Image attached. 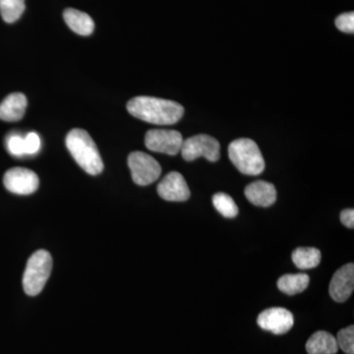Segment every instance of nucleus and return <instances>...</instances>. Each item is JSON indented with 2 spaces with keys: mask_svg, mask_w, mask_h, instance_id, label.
<instances>
[{
  "mask_svg": "<svg viewBox=\"0 0 354 354\" xmlns=\"http://www.w3.org/2000/svg\"><path fill=\"white\" fill-rule=\"evenodd\" d=\"M257 323L263 330L274 335H283L293 327L295 319L288 309L274 307L263 311L258 316Z\"/></svg>",
  "mask_w": 354,
  "mask_h": 354,
  "instance_id": "obj_9",
  "label": "nucleus"
},
{
  "mask_svg": "<svg viewBox=\"0 0 354 354\" xmlns=\"http://www.w3.org/2000/svg\"><path fill=\"white\" fill-rule=\"evenodd\" d=\"M128 165L133 181L140 186L155 183L162 174V167L157 160L144 152H133L128 157Z\"/></svg>",
  "mask_w": 354,
  "mask_h": 354,
  "instance_id": "obj_6",
  "label": "nucleus"
},
{
  "mask_svg": "<svg viewBox=\"0 0 354 354\" xmlns=\"http://www.w3.org/2000/svg\"><path fill=\"white\" fill-rule=\"evenodd\" d=\"M354 288V265L342 266L333 276L330 283V295L335 301H346L353 295Z\"/></svg>",
  "mask_w": 354,
  "mask_h": 354,
  "instance_id": "obj_11",
  "label": "nucleus"
},
{
  "mask_svg": "<svg viewBox=\"0 0 354 354\" xmlns=\"http://www.w3.org/2000/svg\"><path fill=\"white\" fill-rule=\"evenodd\" d=\"M64 18L67 26L81 36H90L95 30V23L91 16L74 8L65 9Z\"/></svg>",
  "mask_w": 354,
  "mask_h": 354,
  "instance_id": "obj_14",
  "label": "nucleus"
},
{
  "mask_svg": "<svg viewBox=\"0 0 354 354\" xmlns=\"http://www.w3.org/2000/svg\"><path fill=\"white\" fill-rule=\"evenodd\" d=\"M335 26L339 31L353 34L354 32V13L348 12L341 14L335 19Z\"/></svg>",
  "mask_w": 354,
  "mask_h": 354,
  "instance_id": "obj_22",
  "label": "nucleus"
},
{
  "mask_svg": "<svg viewBox=\"0 0 354 354\" xmlns=\"http://www.w3.org/2000/svg\"><path fill=\"white\" fill-rule=\"evenodd\" d=\"M245 196L255 206L270 207L276 202L277 190L274 184L258 180L247 186Z\"/></svg>",
  "mask_w": 354,
  "mask_h": 354,
  "instance_id": "obj_12",
  "label": "nucleus"
},
{
  "mask_svg": "<svg viewBox=\"0 0 354 354\" xmlns=\"http://www.w3.org/2000/svg\"><path fill=\"white\" fill-rule=\"evenodd\" d=\"M6 147L9 153L14 157H22L26 155L25 138L20 135H9L6 139Z\"/></svg>",
  "mask_w": 354,
  "mask_h": 354,
  "instance_id": "obj_21",
  "label": "nucleus"
},
{
  "mask_svg": "<svg viewBox=\"0 0 354 354\" xmlns=\"http://www.w3.org/2000/svg\"><path fill=\"white\" fill-rule=\"evenodd\" d=\"M158 193L167 201L184 202L190 198V190L183 174L169 172L158 185Z\"/></svg>",
  "mask_w": 354,
  "mask_h": 354,
  "instance_id": "obj_10",
  "label": "nucleus"
},
{
  "mask_svg": "<svg viewBox=\"0 0 354 354\" xmlns=\"http://www.w3.org/2000/svg\"><path fill=\"white\" fill-rule=\"evenodd\" d=\"M180 152L184 160L187 162L204 157L209 162H216L220 160L221 146L218 140L214 137L207 134H199L183 141Z\"/></svg>",
  "mask_w": 354,
  "mask_h": 354,
  "instance_id": "obj_5",
  "label": "nucleus"
},
{
  "mask_svg": "<svg viewBox=\"0 0 354 354\" xmlns=\"http://www.w3.org/2000/svg\"><path fill=\"white\" fill-rule=\"evenodd\" d=\"M27 106V97L22 93H12L7 95L0 104V120L8 122L22 120Z\"/></svg>",
  "mask_w": 354,
  "mask_h": 354,
  "instance_id": "obj_13",
  "label": "nucleus"
},
{
  "mask_svg": "<svg viewBox=\"0 0 354 354\" xmlns=\"http://www.w3.org/2000/svg\"><path fill=\"white\" fill-rule=\"evenodd\" d=\"M67 149L79 167L91 176H97L104 171V162L94 140L83 129L71 130L66 136Z\"/></svg>",
  "mask_w": 354,
  "mask_h": 354,
  "instance_id": "obj_2",
  "label": "nucleus"
},
{
  "mask_svg": "<svg viewBox=\"0 0 354 354\" xmlns=\"http://www.w3.org/2000/svg\"><path fill=\"white\" fill-rule=\"evenodd\" d=\"M337 346L346 354H354V327L349 326L337 333Z\"/></svg>",
  "mask_w": 354,
  "mask_h": 354,
  "instance_id": "obj_20",
  "label": "nucleus"
},
{
  "mask_svg": "<svg viewBox=\"0 0 354 354\" xmlns=\"http://www.w3.org/2000/svg\"><path fill=\"white\" fill-rule=\"evenodd\" d=\"M228 156L241 174L259 176L265 171V160L259 147L251 139L235 140L228 147Z\"/></svg>",
  "mask_w": 354,
  "mask_h": 354,
  "instance_id": "obj_3",
  "label": "nucleus"
},
{
  "mask_svg": "<svg viewBox=\"0 0 354 354\" xmlns=\"http://www.w3.org/2000/svg\"><path fill=\"white\" fill-rule=\"evenodd\" d=\"M341 221L342 225L353 230L354 227V209H344L341 213Z\"/></svg>",
  "mask_w": 354,
  "mask_h": 354,
  "instance_id": "obj_24",
  "label": "nucleus"
},
{
  "mask_svg": "<svg viewBox=\"0 0 354 354\" xmlns=\"http://www.w3.org/2000/svg\"><path fill=\"white\" fill-rule=\"evenodd\" d=\"M3 184L14 194L30 195L38 189L39 180L36 172L24 167H14L4 174Z\"/></svg>",
  "mask_w": 354,
  "mask_h": 354,
  "instance_id": "obj_8",
  "label": "nucleus"
},
{
  "mask_svg": "<svg viewBox=\"0 0 354 354\" xmlns=\"http://www.w3.org/2000/svg\"><path fill=\"white\" fill-rule=\"evenodd\" d=\"M183 141V135L176 130H149L145 136V145L149 150L169 156L180 152Z\"/></svg>",
  "mask_w": 354,
  "mask_h": 354,
  "instance_id": "obj_7",
  "label": "nucleus"
},
{
  "mask_svg": "<svg viewBox=\"0 0 354 354\" xmlns=\"http://www.w3.org/2000/svg\"><path fill=\"white\" fill-rule=\"evenodd\" d=\"M310 278L306 274H283L279 279V290L288 295L304 292L308 288Z\"/></svg>",
  "mask_w": 354,
  "mask_h": 354,
  "instance_id": "obj_16",
  "label": "nucleus"
},
{
  "mask_svg": "<svg viewBox=\"0 0 354 354\" xmlns=\"http://www.w3.org/2000/svg\"><path fill=\"white\" fill-rule=\"evenodd\" d=\"M306 351L309 354H335L339 346L334 335L325 330H318L310 337Z\"/></svg>",
  "mask_w": 354,
  "mask_h": 354,
  "instance_id": "obj_15",
  "label": "nucleus"
},
{
  "mask_svg": "<svg viewBox=\"0 0 354 354\" xmlns=\"http://www.w3.org/2000/svg\"><path fill=\"white\" fill-rule=\"evenodd\" d=\"M25 138L26 155H36L41 149V138L36 132H30Z\"/></svg>",
  "mask_w": 354,
  "mask_h": 354,
  "instance_id": "obj_23",
  "label": "nucleus"
},
{
  "mask_svg": "<svg viewBox=\"0 0 354 354\" xmlns=\"http://www.w3.org/2000/svg\"><path fill=\"white\" fill-rule=\"evenodd\" d=\"M127 109L135 118L157 125L174 124L184 114V108L178 102L147 95L130 100Z\"/></svg>",
  "mask_w": 354,
  "mask_h": 354,
  "instance_id": "obj_1",
  "label": "nucleus"
},
{
  "mask_svg": "<svg viewBox=\"0 0 354 354\" xmlns=\"http://www.w3.org/2000/svg\"><path fill=\"white\" fill-rule=\"evenodd\" d=\"M25 11V0H0V14L6 23L19 20Z\"/></svg>",
  "mask_w": 354,
  "mask_h": 354,
  "instance_id": "obj_18",
  "label": "nucleus"
},
{
  "mask_svg": "<svg viewBox=\"0 0 354 354\" xmlns=\"http://www.w3.org/2000/svg\"><path fill=\"white\" fill-rule=\"evenodd\" d=\"M213 204L221 216L227 218H234L239 215V207L234 199L225 193H216L213 197Z\"/></svg>",
  "mask_w": 354,
  "mask_h": 354,
  "instance_id": "obj_19",
  "label": "nucleus"
},
{
  "mask_svg": "<svg viewBox=\"0 0 354 354\" xmlns=\"http://www.w3.org/2000/svg\"><path fill=\"white\" fill-rule=\"evenodd\" d=\"M53 270V258L50 252L39 250L32 254L28 260L24 276H23V288L26 295L36 297L41 292L46 281L50 279Z\"/></svg>",
  "mask_w": 354,
  "mask_h": 354,
  "instance_id": "obj_4",
  "label": "nucleus"
},
{
  "mask_svg": "<svg viewBox=\"0 0 354 354\" xmlns=\"http://www.w3.org/2000/svg\"><path fill=\"white\" fill-rule=\"evenodd\" d=\"M292 261L298 269H314L321 262V251L314 247H299L292 253Z\"/></svg>",
  "mask_w": 354,
  "mask_h": 354,
  "instance_id": "obj_17",
  "label": "nucleus"
}]
</instances>
